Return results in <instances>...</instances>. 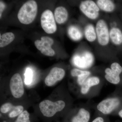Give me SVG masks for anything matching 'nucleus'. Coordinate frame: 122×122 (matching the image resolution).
Wrapping results in <instances>:
<instances>
[{"label":"nucleus","instance_id":"3","mask_svg":"<svg viewBox=\"0 0 122 122\" xmlns=\"http://www.w3.org/2000/svg\"><path fill=\"white\" fill-rule=\"evenodd\" d=\"M41 24L42 28L47 33H54L57 30L55 20L52 12L46 10L42 14L41 17Z\"/></svg>","mask_w":122,"mask_h":122},{"label":"nucleus","instance_id":"8","mask_svg":"<svg viewBox=\"0 0 122 122\" xmlns=\"http://www.w3.org/2000/svg\"><path fill=\"white\" fill-rule=\"evenodd\" d=\"M11 93L16 98H20L24 94V89L22 78L19 73L14 75L10 83Z\"/></svg>","mask_w":122,"mask_h":122},{"label":"nucleus","instance_id":"5","mask_svg":"<svg viewBox=\"0 0 122 122\" xmlns=\"http://www.w3.org/2000/svg\"><path fill=\"white\" fill-rule=\"evenodd\" d=\"M95 30L99 43L102 46L107 45L110 40V32L106 22L103 20H99Z\"/></svg>","mask_w":122,"mask_h":122},{"label":"nucleus","instance_id":"16","mask_svg":"<svg viewBox=\"0 0 122 122\" xmlns=\"http://www.w3.org/2000/svg\"><path fill=\"white\" fill-rule=\"evenodd\" d=\"M97 5L99 9L108 12H113L116 8L114 2L110 0H98L97 1Z\"/></svg>","mask_w":122,"mask_h":122},{"label":"nucleus","instance_id":"26","mask_svg":"<svg viewBox=\"0 0 122 122\" xmlns=\"http://www.w3.org/2000/svg\"><path fill=\"white\" fill-rule=\"evenodd\" d=\"M92 122H104V120L102 118L98 117L95 119Z\"/></svg>","mask_w":122,"mask_h":122},{"label":"nucleus","instance_id":"18","mask_svg":"<svg viewBox=\"0 0 122 122\" xmlns=\"http://www.w3.org/2000/svg\"><path fill=\"white\" fill-rule=\"evenodd\" d=\"M68 33L70 37L74 41H79L83 37V34L81 30L74 25L69 27Z\"/></svg>","mask_w":122,"mask_h":122},{"label":"nucleus","instance_id":"22","mask_svg":"<svg viewBox=\"0 0 122 122\" xmlns=\"http://www.w3.org/2000/svg\"><path fill=\"white\" fill-rule=\"evenodd\" d=\"M15 122H30L29 120V114L27 111H23L18 116Z\"/></svg>","mask_w":122,"mask_h":122},{"label":"nucleus","instance_id":"11","mask_svg":"<svg viewBox=\"0 0 122 122\" xmlns=\"http://www.w3.org/2000/svg\"><path fill=\"white\" fill-rule=\"evenodd\" d=\"M65 72L63 69L55 67L53 68L49 74L46 77L45 80L46 85L51 86L61 81L64 78Z\"/></svg>","mask_w":122,"mask_h":122},{"label":"nucleus","instance_id":"20","mask_svg":"<svg viewBox=\"0 0 122 122\" xmlns=\"http://www.w3.org/2000/svg\"><path fill=\"white\" fill-rule=\"evenodd\" d=\"M15 38L13 33L10 32L5 33L0 36V47L3 48L11 43Z\"/></svg>","mask_w":122,"mask_h":122},{"label":"nucleus","instance_id":"7","mask_svg":"<svg viewBox=\"0 0 122 122\" xmlns=\"http://www.w3.org/2000/svg\"><path fill=\"white\" fill-rule=\"evenodd\" d=\"M94 58L91 53L85 51L81 55H75L73 59L74 65L81 69H87L93 63Z\"/></svg>","mask_w":122,"mask_h":122},{"label":"nucleus","instance_id":"27","mask_svg":"<svg viewBox=\"0 0 122 122\" xmlns=\"http://www.w3.org/2000/svg\"><path fill=\"white\" fill-rule=\"evenodd\" d=\"M119 115L122 118V110H121L118 113Z\"/></svg>","mask_w":122,"mask_h":122},{"label":"nucleus","instance_id":"1","mask_svg":"<svg viewBox=\"0 0 122 122\" xmlns=\"http://www.w3.org/2000/svg\"><path fill=\"white\" fill-rule=\"evenodd\" d=\"M37 12V5L34 0L25 2L20 9L17 14L19 21L25 25L32 23L35 20Z\"/></svg>","mask_w":122,"mask_h":122},{"label":"nucleus","instance_id":"21","mask_svg":"<svg viewBox=\"0 0 122 122\" xmlns=\"http://www.w3.org/2000/svg\"><path fill=\"white\" fill-rule=\"evenodd\" d=\"M24 107L22 106H16L13 108L9 114V116L10 118H14L16 117L21 114L24 110Z\"/></svg>","mask_w":122,"mask_h":122},{"label":"nucleus","instance_id":"17","mask_svg":"<svg viewBox=\"0 0 122 122\" xmlns=\"http://www.w3.org/2000/svg\"><path fill=\"white\" fill-rule=\"evenodd\" d=\"M90 118L89 112L83 108L79 110L77 114L72 119V122H88Z\"/></svg>","mask_w":122,"mask_h":122},{"label":"nucleus","instance_id":"9","mask_svg":"<svg viewBox=\"0 0 122 122\" xmlns=\"http://www.w3.org/2000/svg\"><path fill=\"white\" fill-rule=\"evenodd\" d=\"M111 69L107 68L105 70V78L112 84H117L120 81V75L122 73V67L119 63L115 62L111 65Z\"/></svg>","mask_w":122,"mask_h":122},{"label":"nucleus","instance_id":"14","mask_svg":"<svg viewBox=\"0 0 122 122\" xmlns=\"http://www.w3.org/2000/svg\"><path fill=\"white\" fill-rule=\"evenodd\" d=\"M71 75L73 77H77V82L79 85H82L86 79L90 75L89 71H82L77 69H74L71 70Z\"/></svg>","mask_w":122,"mask_h":122},{"label":"nucleus","instance_id":"13","mask_svg":"<svg viewBox=\"0 0 122 122\" xmlns=\"http://www.w3.org/2000/svg\"><path fill=\"white\" fill-rule=\"evenodd\" d=\"M68 16V12L65 7L60 6L57 7L54 11V18L58 24L65 23L67 20Z\"/></svg>","mask_w":122,"mask_h":122},{"label":"nucleus","instance_id":"4","mask_svg":"<svg viewBox=\"0 0 122 122\" xmlns=\"http://www.w3.org/2000/svg\"><path fill=\"white\" fill-rule=\"evenodd\" d=\"M79 8L82 13L91 20H96L99 15V8L93 1L87 0L82 1Z\"/></svg>","mask_w":122,"mask_h":122},{"label":"nucleus","instance_id":"10","mask_svg":"<svg viewBox=\"0 0 122 122\" xmlns=\"http://www.w3.org/2000/svg\"><path fill=\"white\" fill-rule=\"evenodd\" d=\"M120 100L117 98L105 99L99 103L97 108L99 111L105 114L111 113L120 104Z\"/></svg>","mask_w":122,"mask_h":122},{"label":"nucleus","instance_id":"24","mask_svg":"<svg viewBox=\"0 0 122 122\" xmlns=\"http://www.w3.org/2000/svg\"><path fill=\"white\" fill-rule=\"evenodd\" d=\"M14 107V106L11 103H6L1 107L0 110L2 113H6L9 112L11 111Z\"/></svg>","mask_w":122,"mask_h":122},{"label":"nucleus","instance_id":"23","mask_svg":"<svg viewBox=\"0 0 122 122\" xmlns=\"http://www.w3.org/2000/svg\"><path fill=\"white\" fill-rule=\"evenodd\" d=\"M25 82L26 85H29L31 83L33 78V72L32 70L29 68H27L25 73Z\"/></svg>","mask_w":122,"mask_h":122},{"label":"nucleus","instance_id":"25","mask_svg":"<svg viewBox=\"0 0 122 122\" xmlns=\"http://www.w3.org/2000/svg\"><path fill=\"white\" fill-rule=\"evenodd\" d=\"M5 8V5L3 1H0V17H1V15L3 11Z\"/></svg>","mask_w":122,"mask_h":122},{"label":"nucleus","instance_id":"15","mask_svg":"<svg viewBox=\"0 0 122 122\" xmlns=\"http://www.w3.org/2000/svg\"><path fill=\"white\" fill-rule=\"evenodd\" d=\"M100 79L97 77H92L87 79L82 86L81 93L83 94L87 93L92 86L98 85Z\"/></svg>","mask_w":122,"mask_h":122},{"label":"nucleus","instance_id":"2","mask_svg":"<svg viewBox=\"0 0 122 122\" xmlns=\"http://www.w3.org/2000/svg\"><path fill=\"white\" fill-rule=\"evenodd\" d=\"M65 105V103L62 100L53 102L50 100H45L40 103L39 107L44 116L50 117L54 116L57 112L61 111Z\"/></svg>","mask_w":122,"mask_h":122},{"label":"nucleus","instance_id":"19","mask_svg":"<svg viewBox=\"0 0 122 122\" xmlns=\"http://www.w3.org/2000/svg\"><path fill=\"white\" fill-rule=\"evenodd\" d=\"M85 34L87 41L91 42L94 41L97 38L96 30L92 24H89L86 26Z\"/></svg>","mask_w":122,"mask_h":122},{"label":"nucleus","instance_id":"12","mask_svg":"<svg viewBox=\"0 0 122 122\" xmlns=\"http://www.w3.org/2000/svg\"><path fill=\"white\" fill-rule=\"evenodd\" d=\"M110 38L114 45L122 46V30L119 27H113L110 31Z\"/></svg>","mask_w":122,"mask_h":122},{"label":"nucleus","instance_id":"6","mask_svg":"<svg viewBox=\"0 0 122 122\" xmlns=\"http://www.w3.org/2000/svg\"><path fill=\"white\" fill-rule=\"evenodd\" d=\"M53 40L48 36H42L41 40H37L34 42L36 48L41 51L42 54L49 56H53L55 52L51 48L54 44Z\"/></svg>","mask_w":122,"mask_h":122}]
</instances>
